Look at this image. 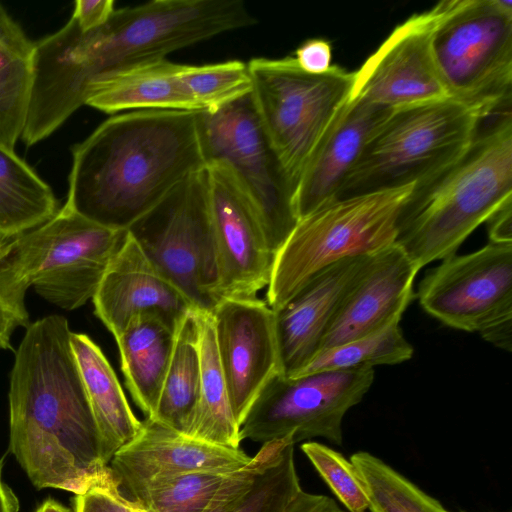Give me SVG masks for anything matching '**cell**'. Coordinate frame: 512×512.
Listing matches in <instances>:
<instances>
[{
  "label": "cell",
  "instance_id": "9",
  "mask_svg": "<svg viewBox=\"0 0 512 512\" xmlns=\"http://www.w3.org/2000/svg\"><path fill=\"white\" fill-rule=\"evenodd\" d=\"M247 65L256 112L296 191L313 151L350 99L354 72L332 65L311 74L293 56L253 58Z\"/></svg>",
  "mask_w": 512,
  "mask_h": 512
},
{
  "label": "cell",
  "instance_id": "28",
  "mask_svg": "<svg viewBox=\"0 0 512 512\" xmlns=\"http://www.w3.org/2000/svg\"><path fill=\"white\" fill-rule=\"evenodd\" d=\"M199 387V327L196 309H191L175 328L170 363L151 421L187 435L196 412Z\"/></svg>",
  "mask_w": 512,
  "mask_h": 512
},
{
  "label": "cell",
  "instance_id": "12",
  "mask_svg": "<svg viewBox=\"0 0 512 512\" xmlns=\"http://www.w3.org/2000/svg\"><path fill=\"white\" fill-rule=\"evenodd\" d=\"M371 367L276 375L253 403L240 426V439L261 444L291 437L296 444L324 438L343 443L342 422L374 382Z\"/></svg>",
  "mask_w": 512,
  "mask_h": 512
},
{
  "label": "cell",
  "instance_id": "39",
  "mask_svg": "<svg viewBox=\"0 0 512 512\" xmlns=\"http://www.w3.org/2000/svg\"><path fill=\"white\" fill-rule=\"evenodd\" d=\"M286 512H346L338 506L334 499L322 495L302 491L292 502Z\"/></svg>",
  "mask_w": 512,
  "mask_h": 512
},
{
  "label": "cell",
  "instance_id": "22",
  "mask_svg": "<svg viewBox=\"0 0 512 512\" xmlns=\"http://www.w3.org/2000/svg\"><path fill=\"white\" fill-rule=\"evenodd\" d=\"M289 443H294L291 437L264 443L236 470L184 474L154 483L130 499L145 512H211L248 488Z\"/></svg>",
  "mask_w": 512,
  "mask_h": 512
},
{
  "label": "cell",
  "instance_id": "1",
  "mask_svg": "<svg viewBox=\"0 0 512 512\" xmlns=\"http://www.w3.org/2000/svg\"><path fill=\"white\" fill-rule=\"evenodd\" d=\"M255 22L240 0H153L115 9L90 31L71 16L35 43L29 115L54 131L86 105L90 85L103 77Z\"/></svg>",
  "mask_w": 512,
  "mask_h": 512
},
{
  "label": "cell",
  "instance_id": "36",
  "mask_svg": "<svg viewBox=\"0 0 512 512\" xmlns=\"http://www.w3.org/2000/svg\"><path fill=\"white\" fill-rule=\"evenodd\" d=\"M293 57L303 71L321 74L332 66V46L322 38L307 39L295 50Z\"/></svg>",
  "mask_w": 512,
  "mask_h": 512
},
{
  "label": "cell",
  "instance_id": "10",
  "mask_svg": "<svg viewBox=\"0 0 512 512\" xmlns=\"http://www.w3.org/2000/svg\"><path fill=\"white\" fill-rule=\"evenodd\" d=\"M199 131L206 165L221 161L230 167L276 256L299 221L295 186L263 129L251 92L218 110L200 111Z\"/></svg>",
  "mask_w": 512,
  "mask_h": 512
},
{
  "label": "cell",
  "instance_id": "41",
  "mask_svg": "<svg viewBox=\"0 0 512 512\" xmlns=\"http://www.w3.org/2000/svg\"><path fill=\"white\" fill-rule=\"evenodd\" d=\"M18 510L17 496L2 479V461H0V512H18Z\"/></svg>",
  "mask_w": 512,
  "mask_h": 512
},
{
  "label": "cell",
  "instance_id": "24",
  "mask_svg": "<svg viewBox=\"0 0 512 512\" xmlns=\"http://www.w3.org/2000/svg\"><path fill=\"white\" fill-rule=\"evenodd\" d=\"M71 348L102 443L105 462L142 427L101 348L86 334H71Z\"/></svg>",
  "mask_w": 512,
  "mask_h": 512
},
{
  "label": "cell",
  "instance_id": "32",
  "mask_svg": "<svg viewBox=\"0 0 512 512\" xmlns=\"http://www.w3.org/2000/svg\"><path fill=\"white\" fill-rule=\"evenodd\" d=\"M294 446L289 443L248 488L211 512H286L303 491Z\"/></svg>",
  "mask_w": 512,
  "mask_h": 512
},
{
  "label": "cell",
  "instance_id": "20",
  "mask_svg": "<svg viewBox=\"0 0 512 512\" xmlns=\"http://www.w3.org/2000/svg\"><path fill=\"white\" fill-rule=\"evenodd\" d=\"M419 270L396 243L374 254L334 315L319 352L400 321Z\"/></svg>",
  "mask_w": 512,
  "mask_h": 512
},
{
  "label": "cell",
  "instance_id": "42",
  "mask_svg": "<svg viewBox=\"0 0 512 512\" xmlns=\"http://www.w3.org/2000/svg\"><path fill=\"white\" fill-rule=\"evenodd\" d=\"M35 512H74L55 500H46Z\"/></svg>",
  "mask_w": 512,
  "mask_h": 512
},
{
  "label": "cell",
  "instance_id": "11",
  "mask_svg": "<svg viewBox=\"0 0 512 512\" xmlns=\"http://www.w3.org/2000/svg\"><path fill=\"white\" fill-rule=\"evenodd\" d=\"M127 231L194 309L213 311L219 301L206 167L180 182Z\"/></svg>",
  "mask_w": 512,
  "mask_h": 512
},
{
  "label": "cell",
  "instance_id": "16",
  "mask_svg": "<svg viewBox=\"0 0 512 512\" xmlns=\"http://www.w3.org/2000/svg\"><path fill=\"white\" fill-rule=\"evenodd\" d=\"M211 314L231 406L241 426L265 386L282 374L274 310L258 297L223 299Z\"/></svg>",
  "mask_w": 512,
  "mask_h": 512
},
{
  "label": "cell",
  "instance_id": "3",
  "mask_svg": "<svg viewBox=\"0 0 512 512\" xmlns=\"http://www.w3.org/2000/svg\"><path fill=\"white\" fill-rule=\"evenodd\" d=\"M199 112L135 110L102 122L72 149L66 204L102 226L127 230L206 167Z\"/></svg>",
  "mask_w": 512,
  "mask_h": 512
},
{
  "label": "cell",
  "instance_id": "26",
  "mask_svg": "<svg viewBox=\"0 0 512 512\" xmlns=\"http://www.w3.org/2000/svg\"><path fill=\"white\" fill-rule=\"evenodd\" d=\"M199 327L200 387L188 436L239 448L240 426L235 418L220 364L212 314L196 309Z\"/></svg>",
  "mask_w": 512,
  "mask_h": 512
},
{
  "label": "cell",
  "instance_id": "37",
  "mask_svg": "<svg viewBox=\"0 0 512 512\" xmlns=\"http://www.w3.org/2000/svg\"><path fill=\"white\" fill-rule=\"evenodd\" d=\"M113 0H78L75 2L72 17L82 31H90L103 26L111 17Z\"/></svg>",
  "mask_w": 512,
  "mask_h": 512
},
{
  "label": "cell",
  "instance_id": "14",
  "mask_svg": "<svg viewBox=\"0 0 512 512\" xmlns=\"http://www.w3.org/2000/svg\"><path fill=\"white\" fill-rule=\"evenodd\" d=\"M217 282L215 295L250 299L269 285L275 253L258 213L230 167L206 165Z\"/></svg>",
  "mask_w": 512,
  "mask_h": 512
},
{
  "label": "cell",
  "instance_id": "7",
  "mask_svg": "<svg viewBox=\"0 0 512 512\" xmlns=\"http://www.w3.org/2000/svg\"><path fill=\"white\" fill-rule=\"evenodd\" d=\"M413 187L332 200L299 219L276 253L266 292L269 307L280 309L324 268L394 244L399 214Z\"/></svg>",
  "mask_w": 512,
  "mask_h": 512
},
{
  "label": "cell",
  "instance_id": "4",
  "mask_svg": "<svg viewBox=\"0 0 512 512\" xmlns=\"http://www.w3.org/2000/svg\"><path fill=\"white\" fill-rule=\"evenodd\" d=\"M512 200V109L483 118L466 150L414 185L400 211L395 243L421 269L457 252Z\"/></svg>",
  "mask_w": 512,
  "mask_h": 512
},
{
  "label": "cell",
  "instance_id": "34",
  "mask_svg": "<svg viewBox=\"0 0 512 512\" xmlns=\"http://www.w3.org/2000/svg\"><path fill=\"white\" fill-rule=\"evenodd\" d=\"M302 452L348 512H365L368 496L354 464L340 452L317 441H305Z\"/></svg>",
  "mask_w": 512,
  "mask_h": 512
},
{
  "label": "cell",
  "instance_id": "40",
  "mask_svg": "<svg viewBox=\"0 0 512 512\" xmlns=\"http://www.w3.org/2000/svg\"><path fill=\"white\" fill-rule=\"evenodd\" d=\"M19 314L0 297V350H13L12 334L18 327H28Z\"/></svg>",
  "mask_w": 512,
  "mask_h": 512
},
{
  "label": "cell",
  "instance_id": "6",
  "mask_svg": "<svg viewBox=\"0 0 512 512\" xmlns=\"http://www.w3.org/2000/svg\"><path fill=\"white\" fill-rule=\"evenodd\" d=\"M482 119L451 97L393 109L371 134L334 200L428 179L466 150Z\"/></svg>",
  "mask_w": 512,
  "mask_h": 512
},
{
  "label": "cell",
  "instance_id": "30",
  "mask_svg": "<svg viewBox=\"0 0 512 512\" xmlns=\"http://www.w3.org/2000/svg\"><path fill=\"white\" fill-rule=\"evenodd\" d=\"M350 461L362 480L370 512H449L442 504L366 451L351 455Z\"/></svg>",
  "mask_w": 512,
  "mask_h": 512
},
{
  "label": "cell",
  "instance_id": "15",
  "mask_svg": "<svg viewBox=\"0 0 512 512\" xmlns=\"http://www.w3.org/2000/svg\"><path fill=\"white\" fill-rule=\"evenodd\" d=\"M438 16L437 3L396 26L354 71L350 99L397 109L450 97L432 49Z\"/></svg>",
  "mask_w": 512,
  "mask_h": 512
},
{
  "label": "cell",
  "instance_id": "19",
  "mask_svg": "<svg viewBox=\"0 0 512 512\" xmlns=\"http://www.w3.org/2000/svg\"><path fill=\"white\" fill-rule=\"evenodd\" d=\"M372 257L347 258L324 268L274 311L284 376L296 375L319 352L334 315Z\"/></svg>",
  "mask_w": 512,
  "mask_h": 512
},
{
  "label": "cell",
  "instance_id": "8",
  "mask_svg": "<svg viewBox=\"0 0 512 512\" xmlns=\"http://www.w3.org/2000/svg\"><path fill=\"white\" fill-rule=\"evenodd\" d=\"M438 5L432 49L449 96L482 118L512 109V2Z\"/></svg>",
  "mask_w": 512,
  "mask_h": 512
},
{
  "label": "cell",
  "instance_id": "43",
  "mask_svg": "<svg viewBox=\"0 0 512 512\" xmlns=\"http://www.w3.org/2000/svg\"><path fill=\"white\" fill-rule=\"evenodd\" d=\"M3 241H5V240L0 239V244H1Z\"/></svg>",
  "mask_w": 512,
  "mask_h": 512
},
{
  "label": "cell",
  "instance_id": "5",
  "mask_svg": "<svg viewBox=\"0 0 512 512\" xmlns=\"http://www.w3.org/2000/svg\"><path fill=\"white\" fill-rule=\"evenodd\" d=\"M126 234L65 203L43 224L0 244V297L28 324L30 287L61 309L80 308L94 297Z\"/></svg>",
  "mask_w": 512,
  "mask_h": 512
},
{
  "label": "cell",
  "instance_id": "29",
  "mask_svg": "<svg viewBox=\"0 0 512 512\" xmlns=\"http://www.w3.org/2000/svg\"><path fill=\"white\" fill-rule=\"evenodd\" d=\"M57 211L50 186L15 151L0 146V239L23 234Z\"/></svg>",
  "mask_w": 512,
  "mask_h": 512
},
{
  "label": "cell",
  "instance_id": "21",
  "mask_svg": "<svg viewBox=\"0 0 512 512\" xmlns=\"http://www.w3.org/2000/svg\"><path fill=\"white\" fill-rule=\"evenodd\" d=\"M393 109L349 99L338 111L309 158L296 186L301 219L335 196L366 142Z\"/></svg>",
  "mask_w": 512,
  "mask_h": 512
},
{
  "label": "cell",
  "instance_id": "25",
  "mask_svg": "<svg viewBox=\"0 0 512 512\" xmlns=\"http://www.w3.org/2000/svg\"><path fill=\"white\" fill-rule=\"evenodd\" d=\"M174 336L175 329L162 320L138 316L115 339L126 386L148 420L156 415Z\"/></svg>",
  "mask_w": 512,
  "mask_h": 512
},
{
  "label": "cell",
  "instance_id": "38",
  "mask_svg": "<svg viewBox=\"0 0 512 512\" xmlns=\"http://www.w3.org/2000/svg\"><path fill=\"white\" fill-rule=\"evenodd\" d=\"M489 242L512 243V200L498 208L485 222Z\"/></svg>",
  "mask_w": 512,
  "mask_h": 512
},
{
  "label": "cell",
  "instance_id": "23",
  "mask_svg": "<svg viewBox=\"0 0 512 512\" xmlns=\"http://www.w3.org/2000/svg\"><path fill=\"white\" fill-rule=\"evenodd\" d=\"M181 64L166 58L117 70L90 85L86 105L106 113L135 110L198 112L180 77Z\"/></svg>",
  "mask_w": 512,
  "mask_h": 512
},
{
  "label": "cell",
  "instance_id": "18",
  "mask_svg": "<svg viewBox=\"0 0 512 512\" xmlns=\"http://www.w3.org/2000/svg\"><path fill=\"white\" fill-rule=\"evenodd\" d=\"M94 313L117 339L138 316L172 328L194 307L153 265L127 231L92 298Z\"/></svg>",
  "mask_w": 512,
  "mask_h": 512
},
{
  "label": "cell",
  "instance_id": "35",
  "mask_svg": "<svg viewBox=\"0 0 512 512\" xmlns=\"http://www.w3.org/2000/svg\"><path fill=\"white\" fill-rule=\"evenodd\" d=\"M74 512H145L137 503L123 494L111 478L85 493L75 495Z\"/></svg>",
  "mask_w": 512,
  "mask_h": 512
},
{
  "label": "cell",
  "instance_id": "17",
  "mask_svg": "<svg viewBox=\"0 0 512 512\" xmlns=\"http://www.w3.org/2000/svg\"><path fill=\"white\" fill-rule=\"evenodd\" d=\"M251 457L239 448L205 442L145 419L108 467L119 489L130 498L154 483L184 474L236 470Z\"/></svg>",
  "mask_w": 512,
  "mask_h": 512
},
{
  "label": "cell",
  "instance_id": "13",
  "mask_svg": "<svg viewBox=\"0 0 512 512\" xmlns=\"http://www.w3.org/2000/svg\"><path fill=\"white\" fill-rule=\"evenodd\" d=\"M421 307L446 326L481 333L512 318V243L451 254L420 281Z\"/></svg>",
  "mask_w": 512,
  "mask_h": 512
},
{
  "label": "cell",
  "instance_id": "2",
  "mask_svg": "<svg viewBox=\"0 0 512 512\" xmlns=\"http://www.w3.org/2000/svg\"><path fill=\"white\" fill-rule=\"evenodd\" d=\"M68 320L30 323L9 386V448L32 484L80 495L111 478L71 348Z\"/></svg>",
  "mask_w": 512,
  "mask_h": 512
},
{
  "label": "cell",
  "instance_id": "27",
  "mask_svg": "<svg viewBox=\"0 0 512 512\" xmlns=\"http://www.w3.org/2000/svg\"><path fill=\"white\" fill-rule=\"evenodd\" d=\"M35 43L0 4V146L15 151L34 80Z\"/></svg>",
  "mask_w": 512,
  "mask_h": 512
},
{
  "label": "cell",
  "instance_id": "33",
  "mask_svg": "<svg viewBox=\"0 0 512 512\" xmlns=\"http://www.w3.org/2000/svg\"><path fill=\"white\" fill-rule=\"evenodd\" d=\"M180 77L200 111L218 110L249 94L252 89L248 65L240 60L181 64Z\"/></svg>",
  "mask_w": 512,
  "mask_h": 512
},
{
  "label": "cell",
  "instance_id": "31",
  "mask_svg": "<svg viewBox=\"0 0 512 512\" xmlns=\"http://www.w3.org/2000/svg\"><path fill=\"white\" fill-rule=\"evenodd\" d=\"M395 321L369 335L322 350L296 375L319 371L395 365L409 360L413 347ZM292 376V377H294Z\"/></svg>",
  "mask_w": 512,
  "mask_h": 512
}]
</instances>
